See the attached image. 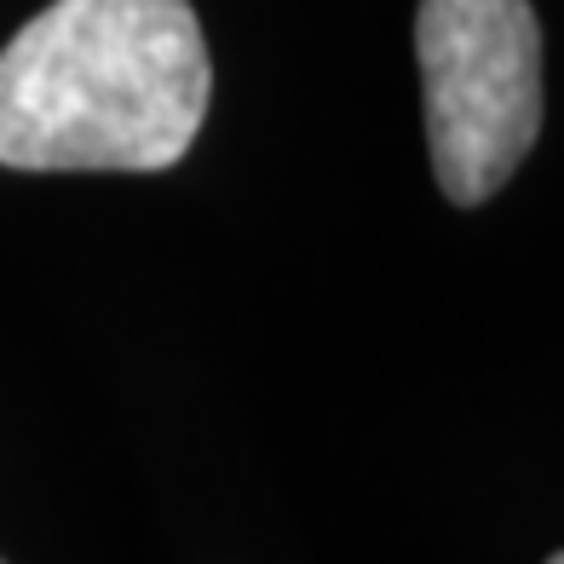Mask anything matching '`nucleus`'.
Here are the masks:
<instances>
[{
	"mask_svg": "<svg viewBox=\"0 0 564 564\" xmlns=\"http://www.w3.org/2000/svg\"><path fill=\"white\" fill-rule=\"evenodd\" d=\"M191 0H53L0 53V167L162 173L208 116Z\"/></svg>",
	"mask_w": 564,
	"mask_h": 564,
	"instance_id": "obj_1",
	"label": "nucleus"
},
{
	"mask_svg": "<svg viewBox=\"0 0 564 564\" xmlns=\"http://www.w3.org/2000/svg\"><path fill=\"white\" fill-rule=\"evenodd\" d=\"M415 58L438 191L478 208L542 133V23L530 0H421Z\"/></svg>",
	"mask_w": 564,
	"mask_h": 564,
	"instance_id": "obj_2",
	"label": "nucleus"
},
{
	"mask_svg": "<svg viewBox=\"0 0 564 564\" xmlns=\"http://www.w3.org/2000/svg\"><path fill=\"white\" fill-rule=\"evenodd\" d=\"M547 564H564V558H558V553H547Z\"/></svg>",
	"mask_w": 564,
	"mask_h": 564,
	"instance_id": "obj_3",
	"label": "nucleus"
},
{
	"mask_svg": "<svg viewBox=\"0 0 564 564\" xmlns=\"http://www.w3.org/2000/svg\"><path fill=\"white\" fill-rule=\"evenodd\" d=\"M0 564H7V558H0Z\"/></svg>",
	"mask_w": 564,
	"mask_h": 564,
	"instance_id": "obj_4",
	"label": "nucleus"
}]
</instances>
